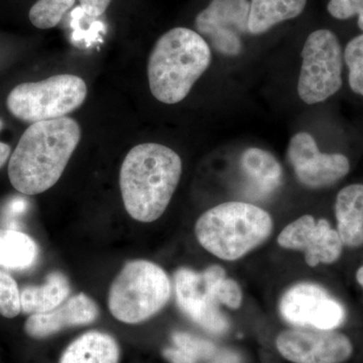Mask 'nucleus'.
<instances>
[{
	"label": "nucleus",
	"instance_id": "nucleus-4",
	"mask_svg": "<svg viewBox=\"0 0 363 363\" xmlns=\"http://www.w3.org/2000/svg\"><path fill=\"white\" fill-rule=\"evenodd\" d=\"M271 215L245 202H226L207 210L196 222L195 234L202 247L223 260L245 257L269 238Z\"/></svg>",
	"mask_w": 363,
	"mask_h": 363
},
{
	"label": "nucleus",
	"instance_id": "nucleus-20",
	"mask_svg": "<svg viewBox=\"0 0 363 363\" xmlns=\"http://www.w3.org/2000/svg\"><path fill=\"white\" fill-rule=\"evenodd\" d=\"M240 164L243 172L266 192L281 184L283 169L278 160L267 150L257 147L245 150Z\"/></svg>",
	"mask_w": 363,
	"mask_h": 363
},
{
	"label": "nucleus",
	"instance_id": "nucleus-10",
	"mask_svg": "<svg viewBox=\"0 0 363 363\" xmlns=\"http://www.w3.org/2000/svg\"><path fill=\"white\" fill-rule=\"evenodd\" d=\"M250 4L248 0H212L198 14L195 26L217 52L238 56L242 50L241 38L248 30Z\"/></svg>",
	"mask_w": 363,
	"mask_h": 363
},
{
	"label": "nucleus",
	"instance_id": "nucleus-8",
	"mask_svg": "<svg viewBox=\"0 0 363 363\" xmlns=\"http://www.w3.org/2000/svg\"><path fill=\"white\" fill-rule=\"evenodd\" d=\"M226 272L220 266H211L196 272L182 267L175 274L177 303L186 316L213 334L228 330L227 318L219 308L217 291Z\"/></svg>",
	"mask_w": 363,
	"mask_h": 363
},
{
	"label": "nucleus",
	"instance_id": "nucleus-1",
	"mask_svg": "<svg viewBox=\"0 0 363 363\" xmlns=\"http://www.w3.org/2000/svg\"><path fill=\"white\" fill-rule=\"evenodd\" d=\"M80 140V125L71 117L30 124L9 160L11 185L26 195L49 190L61 178Z\"/></svg>",
	"mask_w": 363,
	"mask_h": 363
},
{
	"label": "nucleus",
	"instance_id": "nucleus-9",
	"mask_svg": "<svg viewBox=\"0 0 363 363\" xmlns=\"http://www.w3.org/2000/svg\"><path fill=\"white\" fill-rule=\"evenodd\" d=\"M281 317L298 327L333 330L345 320L343 306L323 286L298 283L289 289L279 302Z\"/></svg>",
	"mask_w": 363,
	"mask_h": 363
},
{
	"label": "nucleus",
	"instance_id": "nucleus-18",
	"mask_svg": "<svg viewBox=\"0 0 363 363\" xmlns=\"http://www.w3.org/2000/svg\"><path fill=\"white\" fill-rule=\"evenodd\" d=\"M307 0H252L248 30L260 35L281 21L297 18L305 9Z\"/></svg>",
	"mask_w": 363,
	"mask_h": 363
},
{
	"label": "nucleus",
	"instance_id": "nucleus-6",
	"mask_svg": "<svg viewBox=\"0 0 363 363\" xmlns=\"http://www.w3.org/2000/svg\"><path fill=\"white\" fill-rule=\"evenodd\" d=\"M86 96L87 86L82 78L61 74L16 86L7 96L6 106L16 118L33 124L65 117L78 109Z\"/></svg>",
	"mask_w": 363,
	"mask_h": 363
},
{
	"label": "nucleus",
	"instance_id": "nucleus-27",
	"mask_svg": "<svg viewBox=\"0 0 363 363\" xmlns=\"http://www.w3.org/2000/svg\"><path fill=\"white\" fill-rule=\"evenodd\" d=\"M86 13L91 16H100L106 11L111 0H79Z\"/></svg>",
	"mask_w": 363,
	"mask_h": 363
},
{
	"label": "nucleus",
	"instance_id": "nucleus-13",
	"mask_svg": "<svg viewBox=\"0 0 363 363\" xmlns=\"http://www.w3.org/2000/svg\"><path fill=\"white\" fill-rule=\"evenodd\" d=\"M278 243L286 250L304 252L310 267L337 262L344 245L337 230L332 228L328 220H315L311 215H304L286 226L279 233Z\"/></svg>",
	"mask_w": 363,
	"mask_h": 363
},
{
	"label": "nucleus",
	"instance_id": "nucleus-29",
	"mask_svg": "<svg viewBox=\"0 0 363 363\" xmlns=\"http://www.w3.org/2000/svg\"><path fill=\"white\" fill-rule=\"evenodd\" d=\"M213 363H240V362H238V358L234 357L233 354H227V353H224V354H221L220 357H217L216 359L214 360Z\"/></svg>",
	"mask_w": 363,
	"mask_h": 363
},
{
	"label": "nucleus",
	"instance_id": "nucleus-22",
	"mask_svg": "<svg viewBox=\"0 0 363 363\" xmlns=\"http://www.w3.org/2000/svg\"><path fill=\"white\" fill-rule=\"evenodd\" d=\"M76 0H39L30 9L28 18L35 28L49 30L58 26Z\"/></svg>",
	"mask_w": 363,
	"mask_h": 363
},
{
	"label": "nucleus",
	"instance_id": "nucleus-26",
	"mask_svg": "<svg viewBox=\"0 0 363 363\" xmlns=\"http://www.w3.org/2000/svg\"><path fill=\"white\" fill-rule=\"evenodd\" d=\"M217 298L219 303L236 310L242 304V292L240 285L233 279L224 278L219 283Z\"/></svg>",
	"mask_w": 363,
	"mask_h": 363
},
{
	"label": "nucleus",
	"instance_id": "nucleus-25",
	"mask_svg": "<svg viewBox=\"0 0 363 363\" xmlns=\"http://www.w3.org/2000/svg\"><path fill=\"white\" fill-rule=\"evenodd\" d=\"M327 9L337 20H348L358 16V28L363 32V0H330Z\"/></svg>",
	"mask_w": 363,
	"mask_h": 363
},
{
	"label": "nucleus",
	"instance_id": "nucleus-32",
	"mask_svg": "<svg viewBox=\"0 0 363 363\" xmlns=\"http://www.w3.org/2000/svg\"><path fill=\"white\" fill-rule=\"evenodd\" d=\"M2 128H4V123H2L1 119H0V130H2Z\"/></svg>",
	"mask_w": 363,
	"mask_h": 363
},
{
	"label": "nucleus",
	"instance_id": "nucleus-31",
	"mask_svg": "<svg viewBox=\"0 0 363 363\" xmlns=\"http://www.w3.org/2000/svg\"><path fill=\"white\" fill-rule=\"evenodd\" d=\"M357 279L360 286H363V266L358 269L357 272Z\"/></svg>",
	"mask_w": 363,
	"mask_h": 363
},
{
	"label": "nucleus",
	"instance_id": "nucleus-15",
	"mask_svg": "<svg viewBox=\"0 0 363 363\" xmlns=\"http://www.w3.org/2000/svg\"><path fill=\"white\" fill-rule=\"evenodd\" d=\"M337 233L344 245H363V184H352L339 191L335 202Z\"/></svg>",
	"mask_w": 363,
	"mask_h": 363
},
{
	"label": "nucleus",
	"instance_id": "nucleus-3",
	"mask_svg": "<svg viewBox=\"0 0 363 363\" xmlns=\"http://www.w3.org/2000/svg\"><path fill=\"white\" fill-rule=\"evenodd\" d=\"M210 63L211 50L201 35L190 28H173L157 40L150 52V92L162 104H179L188 96Z\"/></svg>",
	"mask_w": 363,
	"mask_h": 363
},
{
	"label": "nucleus",
	"instance_id": "nucleus-12",
	"mask_svg": "<svg viewBox=\"0 0 363 363\" xmlns=\"http://www.w3.org/2000/svg\"><path fill=\"white\" fill-rule=\"evenodd\" d=\"M288 157L296 177L305 187H330L347 175L350 162L341 154H324L311 135L298 133L288 147Z\"/></svg>",
	"mask_w": 363,
	"mask_h": 363
},
{
	"label": "nucleus",
	"instance_id": "nucleus-16",
	"mask_svg": "<svg viewBox=\"0 0 363 363\" xmlns=\"http://www.w3.org/2000/svg\"><path fill=\"white\" fill-rule=\"evenodd\" d=\"M121 350L116 339L100 331H89L74 340L60 363H118Z\"/></svg>",
	"mask_w": 363,
	"mask_h": 363
},
{
	"label": "nucleus",
	"instance_id": "nucleus-5",
	"mask_svg": "<svg viewBox=\"0 0 363 363\" xmlns=\"http://www.w3.org/2000/svg\"><path fill=\"white\" fill-rule=\"evenodd\" d=\"M171 294V281L161 267L149 260H133L112 283L109 311L123 323H142L161 311Z\"/></svg>",
	"mask_w": 363,
	"mask_h": 363
},
{
	"label": "nucleus",
	"instance_id": "nucleus-11",
	"mask_svg": "<svg viewBox=\"0 0 363 363\" xmlns=\"http://www.w3.org/2000/svg\"><path fill=\"white\" fill-rule=\"evenodd\" d=\"M276 345L281 357L294 363H342L353 352L347 336L314 328L283 331Z\"/></svg>",
	"mask_w": 363,
	"mask_h": 363
},
{
	"label": "nucleus",
	"instance_id": "nucleus-21",
	"mask_svg": "<svg viewBox=\"0 0 363 363\" xmlns=\"http://www.w3.org/2000/svg\"><path fill=\"white\" fill-rule=\"evenodd\" d=\"M174 347L162 350L164 357L171 363H198L210 359L216 353L213 343L184 332H176L172 336Z\"/></svg>",
	"mask_w": 363,
	"mask_h": 363
},
{
	"label": "nucleus",
	"instance_id": "nucleus-24",
	"mask_svg": "<svg viewBox=\"0 0 363 363\" xmlns=\"http://www.w3.org/2000/svg\"><path fill=\"white\" fill-rule=\"evenodd\" d=\"M21 312V290L18 283L11 274L0 271V315L11 319Z\"/></svg>",
	"mask_w": 363,
	"mask_h": 363
},
{
	"label": "nucleus",
	"instance_id": "nucleus-28",
	"mask_svg": "<svg viewBox=\"0 0 363 363\" xmlns=\"http://www.w3.org/2000/svg\"><path fill=\"white\" fill-rule=\"evenodd\" d=\"M11 149L9 145L0 143V169L6 164L7 160L11 156Z\"/></svg>",
	"mask_w": 363,
	"mask_h": 363
},
{
	"label": "nucleus",
	"instance_id": "nucleus-14",
	"mask_svg": "<svg viewBox=\"0 0 363 363\" xmlns=\"http://www.w3.org/2000/svg\"><path fill=\"white\" fill-rule=\"evenodd\" d=\"M98 316L99 308L96 303L80 293L69 297L52 311L30 315L26 320L25 331L32 338H47L69 327L93 323Z\"/></svg>",
	"mask_w": 363,
	"mask_h": 363
},
{
	"label": "nucleus",
	"instance_id": "nucleus-7",
	"mask_svg": "<svg viewBox=\"0 0 363 363\" xmlns=\"http://www.w3.org/2000/svg\"><path fill=\"white\" fill-rule=\"evenodd\" d=\"M298 81V97L307 104L328 99L342 86L343 52L335 33L318 30L306 40Z\"/></svg>",
	"mask_w": 363,
	"mask_h": 363
},
{
	"label": "nucleus",
	"instance_id": "nucleus-30",
	"mask_svg": "<svg viewBox=\"0 0 363 363\" xmlns=\"http://www.w3.org/2000/svg\"><path fill=\"white\" fill-rule=\"evenodd\" d=\"M25 209V205H23V203H13V205H11V214H18L21 213L23 210Z\"/></svg>",
	"mask_w": 363,
	"mask_h": 363
},
{
	"label": "nucleus",
	"instance_id": "nucleus-2",
	"mask_svg": "<svg viewBox=\"0 0 363 363\" xmlns=\"http://www.w3.org/2000/svg\"><path fill=\"white\" fill-rule=\"evenodd\" d=\"M180 156L160 143L135 145L126 155L119 186L128 213L135 220H157L168 208L182 176Z\"/></svg>",
	"mask_w": 363,
	"mask_h": 363
},
{
	"label": "nucleus",
	"instance_id": "nucleus-23",
	"mask_svg": "<svg viewBox=\"0 0 363 363\" xmlns=\"http://www.w3.org/2000/svg\"><path fill=\"white\" fill-rule=\"evenodd\" d=\"M351 90L363 96V33L350 40L343 52Z\"/></svg>",
	"mask_w": 363,
	"mask_h": 363
},
{
	"label": "nucleus",
	"instance_id": "nucleus-17",
	"mask_svg": "<svg viewBox=\"0 0 363 363\" xmlns=\"http://www.w3.org/2000/svg\"><path fill=\"white\" fill-rule=\"evenodd\" d=\"M70 283L65 274L52 272L42 286H26L21 290V307L23 314H40L52 311L69 298Z\"/></svg>",
	"mask_w": 363,
	"mask_h": 363
},
{
	"label": "nucleus",
	"instance_id": "nucleus-19",
	"mask_svg": "<svg viewBox=\"0 0 363 363\" xmlns=\"http://www.w3.org/2000/svg\"><path fill=\"white\" fill-rule=\"evenodd\" d=\"M38 257L39 247L30 236L14 229H0V267L25 271Z\"/></svg>",
	"mask_w": 363,
	"mask_h": 363
}]
</instances>
